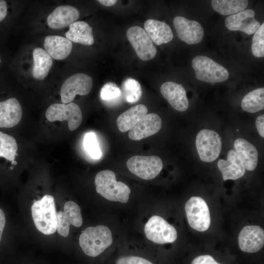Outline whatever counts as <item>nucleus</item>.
<instances>
[{
  "mask_svg": "<svg viewBox=\"0 0 264 264\" xmlns=\"http://www.w3.org/2000/svg\"><path fill=\"white\" fill-rule=\"evenodd\" d=\"M113 242L110 228L105 225L89 226L81 234L79 245L87 255L95 257L102 254Z\"/></svg>",
  "mask_w": 264,
  "mask_h": 264,
  "instance_id": "1",
  "label": "nucleus"
},
{
  "mask_svg": "<svg viewBox=\"0 0 264 264\" xmlns=\"http://www.w3.org/2000/svg\"><path fill=\"white\" fill-rule=\"evenodd\" d=\"M97 1L103 5L109 7L113 5L117 1L116 0H98Z\"/></svg>",
  "mask_w": 264,
  "mask_h": 264,
  "instance_id": "39",
  "label": "nucleus"
},
{
  "mask_svg": "<svg viewBox=\"0 0 264 264\" xmlns=\"http://www.w3.org/2000/svg\"><path fill=\"white\" fill-rule=\"evenodd\" d=\"M127 37L137 56L143 61L154 58L157 50L146 31L142 27L132 26L128 29Z\"/></svg>",
  "mask_w": 264,
  "mask_h": 264,
  "instance_id": "11",
  "label": "nucleus"
},
{
  "mask_svg": "<svg viewBox=\"0 0 264 264\" xmlns=\"http://www.w3.org/2000/svg\"><path fill=\"white\" fill-rule=\"evenodd\" d=\"M45 117L50 122L67 121L68 128L72 131L77 129L82 121L80 108L73 102L50 105L46 110Z\"/></svg>",
  "mask_w": 264,
  "mask_h": 264,
  "instance_id": "8",
  "label": "nucleus"
},
{
  "mask_svg": "<svg viewBox=\"0 0 264 264\" xmlns=\"http://www.w3.org/2000/svg\"><path fill=\"white\" fill-rule=\"evenodd\" d=\"M196 145L200 160L205 162H211L219 157L222 143L216 132L203 129L196 136Z\"/></svg>",
  "mask_w": 264,
  "mask_h": 264,
  "instance_id": "6",
  "label": "nucleus"
},
{
  "mask_svg": "<svg viewBox=\"0 0 264 264\" xmlns=\"http://www.w3.org/2000/svg\"><path fill=\"white\" fill-rule=\"evenodd\" d=\"M33 66L32 74L33 77L42 80L47 76L52 67V57L44 49L37 47L33 51Z\"/></svg>",
  "mask_w": 264,
  "mask_h": 264,
  "instance_id": "26",
  "label": "nucleus"
},
{
  "mask_svg": "<svg viewBox=\"0 0 264 264\" xmlns=\"http://www.w3.org/2000/svg\"><path fill=\"white\" fill-rule=\"evenodd\" d=\"M254 16L255 12L252 9L242 10L228 17L225 21L226 27L231 31H241L249 35L254 34L261 25Z\"/></svg>",
  "mask_w": 264,
  "mask_h": 264,
  "instance_id": "14",
  "label": "nucleus"
},
{
  "mask_svg": "<svg viewBox=\"0 0 264 264\" xmlns=\"http://www.w3.org/2000/svg\"><path fill=\"white\" fill-rule=\"evenodd\" d=\"M173 23L178 38L187 44H196L202 41L204 30L198 22L177 16L174 18Z\"/></svg>",
  "mask_w": 264,
  "mask_h": 264,
  "instance_id": "12",
  "label": "nucleus"
},
{
  "mask_svg": "<svg viewBox=\"0 0 264 264\" xmlns=\"http://www.w3.org/2000/svg\"><path fill=\"white\" fill-rule=\"evenodd\" d=\"M84 145L86 151L92 158L98 159L101 157L102 152L94 132H87L85 135Z\"/></svg>",
  "mask_w": 264,
  "mask_h": 264,
  "instance_id": "32",
  "label": "nucleus"
},
{
  "mask_svg": "<svg viewBox=\"0 0 264 264\" xmlns=\"http://www.w3.org/2000/svg\"><path fill=\"white\" fill-rule=\"evenodd\" d=\"M18 145L11 135L0 132V157L13 161L17 155Z\"/></svg>",
  "mask_w": 264,
  "mask_h": 264,
  "instance_id": "29",
  "label": "nucleus"
},
{
  "mask_svg": "<svg viewBox=\"0 0 264 264\" xmlns=\"http://www.w3.org/2000/svg\"><path fill=\"white\" fill-rule=\"evenodd\" d=\"M185 210L190 226L194 229L203 232L210 225L211 218L208 206L199 197H192L186 203Z\"/></svg>",
  "mask_w": 264,
  "mask_h": 264,
  "instance_id": "7",
  "label": "nucleus"
},
{
  "mask_svg": "<svg viewBox=\"0 0 264 264\" xmlns=\"http://www.w3.org/2000/svg\"><path fill=\"white\" fill-rule=\"evenodd\" d=\"M6 223V218L3 211L0 208V242Z\"/></svg>",
  "mask_w": 264,
  "mask_h": 264,
  "instance_id": "38",
  "label": "nucleus"
},
{
  "mask_svg": "<svg viewBox=\"0 0 264 264\" xmlns=\"http://www.w3.org/2000/svg\"><path fill=\"white\" fill-rule=\"evenodd\" d=\"M161 126L162 120L158 115L147 114L129 131L128 136L132 140H139L157 133Z\"/></svg>",
  "mask_w": 264,
  "mask_h": 264,
  "instance_id": "16",
  "label": "nucleus"
},
{
  "mask_svg": "<svg viewBox=\"0 0 264 264\" xmlns=\"http://www.w3.org/2000/svg\"><path fill=\"white\" fill-rule=\"evenodd\" d=\"M0 63H1V59H0Z\"/></svg>",
  "mask_w": 264,
  "mask_h": 264,
  "instance_id": "40",
  "label": "nucleus"
},
{
  "mask_svg": "<svg viewBox=\"0 0 264 264\" xmlns=\"http://www.w3.org/2000/svg\"><path fill=\"white\" fill-rule=\"evenodd\" d=\"M115 264H153L147 259L137 256L128 255L118 258Z\"/></svg>",
  "mask_w": 264,
  "mask_h": 264,
  "instance_id": "34",
  "label": "nucleus"
},
{
  "mask_svg": "<svg viewBox=\"0 0 264 264\" xmlns=\"http://www.w3.org/2000/svg\"><path fill=\"white\" fill-rule=\"evenodd\" d=\"M92 85V78L85 73H78L70 76L64 82L61 88L62 102L67 104L72 101L76 95L88 94Z\"/></svg>",
  "mask_w": 264,
  "mask_h": 264,
  "instance_id": "10",
  "label": "nucleus"
},
{
  "mask_svg": "<svg viewBox=\"0 0 264 264\" xmlns=\"http://www.w3.org/2000/svg\"><path fill=\"white\" fill-rule=\"evenodd\" d=\"M65 33L66 38L71 42L90 45L94 43L92 28L84 21L75 22L69 26Z\"/></svg>",
  "mask_w": 264,
  "mask_h": 264,
  "instance_id": "25",
  "label": "nucleus"
},
{
  "mask_svg": "<svg viewBox=\"0 0 264 264\" xmlns=\"http://www.w3.org/2000/svg\"><path fill=\"white\" fill-rule=\"evenodd\" d=\"M147 112L148 109L143 104L136 105L124 111L116 120L119 130L122 132L130 131Z\"/></svg>",
  "mask_w": 264,
  "mask_h": 264,
  "instance_id": "24",
  "label": "nucleus"
},
{
  "mask_svg": "<svg viewBox=\"0 0 264 264\" xmlns=\"http://www.w3.org/2000/svg\"><path fill=\"white\" fill-rule=\"evenodd\" d=\"M129 171L137 176L145 180L155 178L163 168L161 159L156 155H135L127 161Z\"/></svg>",
  "mask_w": 264,
  "mask_h": 264,
  "instance_id": "9",
  "label": "nucleus"
},
{
  "mask_svg": "<svg viewBox=\"0 0 264 264\" xmlns=\"http://www.w3.org/2000/svg\"><path fill=\"white\" fill-rule=\"evenodd\" d=\"M160 92L175 110L183 112L188 109L189 102L186 91L181 84L166 82L161 85Z\"/></svg>",
  "mask_w": 264,
  "mask_h": 264,
  "instance_id": "17",
  "label": "nucleus"
},
{
  "mask_svg": "<svg viewBox=\"0 0 264 264\" xmlns=\"http://www.w3.org/2000/svg\"><path fill=\"white\" fill-rule=\"evenodd\" d=\"M253 54L257 57L264 56V23L255 33L251 46Z\"/></svg>",
  "mask_w": 264,
  "mask_h": 264,
  "instance_id": "33",
  "label": "nucleus"
},
{
  "mask_svg": "<svg viewBox=\"0 0 264 264\" xmlns=\"http://www.w3.org/2000/svg\"><path fill=\"white\" fill-rule=\"evenodd\" d=\"M22 113L21 106L16 98L0 101V128L15 126L20 122Z\"/></svg>",
  "mask_w": 264,
  "mask_h": 264,
  "instance_id": "20",
  "label": "nucleus"
},
{
  "mask_svg": "<svg viewBox=\"0 0 264 264\" xmlns=\"http://www.w3.org/2000/svg\"><path fill=\"white\" fill-rule=\"evenodd\" d=\"M32 217L37 229L45 235L54 233L57 229V212L54 198L48 195L35 201L31 206Z\"/></svg>",
  "mask_w": 264,
  "mask_h": 264,
  "instance_id": "3",
  "label": "nucleus"
},
{
  "mask_svg": "<svg viewBox=\"0 0 264 264\" xmlns=\"http://www.w3.org/2000/svg\"><path fill=\"white\" fill-rule=\"evenodd\" d=\"M144 233L149 240L160 244L172 243L177 237L176 228L157 215L149 219L144 226Z\"/></svg>",
  "mask_w": 264,
  "mask_h": 264,
  "instance_id": "5",
  "label": "nucleus"
},
{
  "mask_svg": "<svg viewBox=\"0 0 264 264\" xmlns=\"http://www.w3.org/2000/svg\"><path fill=\"white\" fill-rule=\"evenodd\" d=\"M45 50L53 59L62 60L67 57L72 49V42L66 37L49 35L44 39Z\"/></svg>",
  "mask_w": 264,
  "mask_h": 264,
  "instance_id": "21",
  "label": "nucleus"
},
{
  "mask_svg": "<svg viewBox=\"0 0 264 264\" xmlns=\"http://www.w3.org/2000/svg\"><path fill=\"white\" fill-rule=\"evenodd\" d=\"M213 8L222 15H232L244 10L248 5L246 0H213Z\"/></svg>",
  "mask_w": 264,
  "mask_h": 264,
  "instance_id": "28",
  "label": "nucleus"
},
{
  "mask_svg": "<svg viewBox=\"0 0 264 264\" xmlns=\"http://www.w3.org/2000/svg\"><path fill=\"white\" fill-rule=\"evenodd\" d=\"M95 184L96 192L105 199L128 202L131 190L125 183L116 180L112 171L105 170L98 172L95 177Z\"/></svg>",
  "mask_w": 264,
  "mask_h": 264,
  "instance_id": "2",
  "label": "nucleus"
},
{
  "mask_svg": "<svg viewBox=\"0 0 264 264\" xmlns=\"http://www.w3.org/2000/svg\"><path fill=\"white\" fill-rule=\"evenodd\" d=\"M191 264H220L217 262L214 258L209 255L199 256L195 258Z\"/></svg>",
  "mask_w": 264,
  "mask_h": 264,
  "instance_id": "35",
  "label": "nucleus"
},
{
  "mask_svg": "<svg viewBox=\"0 0 264 264\" xmlns=\"http://www.w3.org/2000/svg\"><path fill=\"white\" fill-rule=\"evenodd\" d=\"M57 219L58 233L65 237L69 235L70 225L78 227L83 223L80 207L72 201L65 203L64 211H60L57 213Z\"/></svg>",
  "mask_w": 264,
  "mask_h": 264,
  "instance_id": "13",
  "label": "nucleus"
},
{
  "mask_svg": "<svg viewBox=\"0 0 264 264\" xmlns=\"http://www.w3.org/2000/svg\"><path fill=\"white\" fill-rule=\"evenodd\" d=\"M144 28L152 41L156 45L167 44L173 39L171 27L164 22L147 20L144 23Z\"/></svg>",
  "mask_w": 264,
  "mask_h": 264,
  "instance_id": "22",
  "label": "nucleus"
},
{
  "mask_svg": "<svg viewBox=\"0 0 264 264\" xmlns=\"http://www.w3.org/2000/svg\"><path fill=\"white\" fill-rule=\"evenodd\" d=\"M241 250L247 253H255L264 245V231L259 226L247 225L241 231L238 237Z\"/></svg>",
  "mask_w": 264,
  "mask_h": 264,
  "instance_id": "15",
  "label": "nucleus"
},
{
  "mask_svg": "<svg viewBox=\"0 0 264 264\" xmlns=\"http://www.w3.org/2000/svg\"><path fill=\"white\" fill-rule=\"evenodd\" d=\"M218 167L224 181L236 180L245 174V168L235 150H230L227 153V159H220Z\"/></svg>",
  "mask_w": 264,
  "mask_h": 264,
  "instance_id": "19",
  "label": "nucleus"
},
{
  "mask_svg": "<svg viewBox=\"0 0 264 264\" xmlns=\"http://www.w3.org/2000/svg\"><path fill=\"white\" fill-rule=\"evenodd\" d=\"M256 127L258 132L262 137H264V115L262 114L258 116L256 120Z\"/></svg>",
  "mask_w": 264,
  "mask_h": 264,
  "instance_id": "36",
  "label": "nucleus"
},
{
  "mask_svg": "<svg viewBox=\"0 0 264 264\" xmlns=\"http://www.w3.org/2000/svg\"><path fill=\"white\" fill-rule=\"evenodd\" d=\"M7 14V5L6 2L3 0H0V22L3 21Z\"/></svg>",
  "mask_w": 264,
  "mask_h": 264,
  "instance_id": "37",
  "label": "nucleus"
},
{
  "mask_svg": "<svg viewBox=\"0 0 264 264\" xmlns=\"http://www.w3.org/2000/svg\"><path fill=\"white\" fill-rule=\"evenodd\" d=\"M122 96L127 102H138L142 95V89L139 82L131 78L126 79L122 85Z\"/></svg>",
  "mask_w": 264,
  "mask_h": 264,
  "instance_id": "30",
  "label": "nucleus"
},
{
  "mask_svg": "<svg viewBox=\"0 0 264 264\" xmlns=\"http://www.w3.org/2000/svg\"><path fill=\"white\" fill-rule=\"evenodd\" d=\"M235 151L243 163L245 169L253 171L258 161V152L256 147L243 138H238L234 143Z\"/></svg>",
  "mask_w": 264,
  "mask_h": 264,
  "instance_id": "23",
  "label": "nucleus"
},
{
  "mask_svg": "<svg viewBox=\"0 0 264 264\" xmlns=\"http://www.w3.org/2000/svg\"><path fill=\"white\" fill-rule=\"evenodd\" d=\"M241 107L247 112L255 113L264 109V88L254 89L246 94L242 98Z\"/></svg>",
  "mask_w": 264,
  "mask_h": 264,
  "instance_id": "27",
  "label": "nucleus"
},
{
  "mask_svg": "<svg viewBox=\"0 0 264 264\" xmlns=\"http://www.w3.org/2000/svg\"><path fill=\"white\" fill-rule=\"evenodd\" d=\"M122 96V92L119 87L113 83L105 84L100 90L101 100L108 105L116 104L119 102Z\"/></svg>",
  "mask_w": 264,
  "mask_h": 264,
  "instance_id": "31",
  "label": "nucleus"
},
{
  "mask_svg": "<svg viewBox=\"0 0 264 264\" xmlns=\"http://www.w3.org/2000/svg\"><path fill=\"white\" fill-rule=\"evenodd\" d=\"M192 66L196 78L207 83H220L228 79L229 73L224 67L205 56H197L192 60Z\"/></svg>",
  "mask_w": 264,
  "mask_h": 264,
  "instance_id": "4",
  "label": "nucleus"
},
{
  "mask_svg": "<svg viewBox=\"0 0 264 264\" xmlns=\"http://www.w3.org/2000/svg\"><path fill=\"white\" fill-rule=\"evenodd\" d=\"M79 17L80 12L75 7L68 5H60L48 15L47 23L51 28L62 29L75 22Z\"/></svg>",
  "mask_w": 264,
  "mask_h": 264,
  "instance_id": "18",
  "label": "nucleus"
}]
</instances>
